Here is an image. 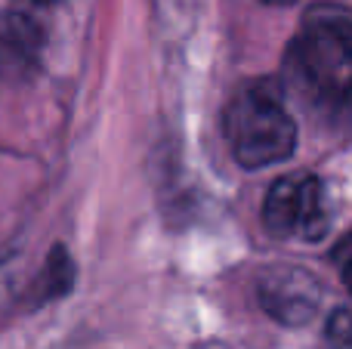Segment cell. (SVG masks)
I'll list each match as a JSON object with an SVG mask.
<instances>
[{
    "label": "cell",
    "instance_id": "2",
    "mask_svg": "<svg viewBox=\"0 0 352 349\" xmlns=\"http://www.w3.org/2000/svg\"><path fill=\"white\" fill-rule=\"evenodd\" d=\"M226 136L244 167H269L291 158L297 127L272 80H250L232 96L226 111Z\"/></svg>",
    "mask_w": 352,
    "mask_h": 349
},
{
    "label": "cell",
    "instance_id": "10",
    "mask_svg": "<svg viewBox=\"0 0 352 349\" xmlns=\"http://www.w3.org/2000/svg\"><path fill=\"white\" fill-rule=\"evenodd\" d=\"M37 3H56V0H37Z\"/></svg>",
    "mask_w": 352,
    "mask_h": 349
},
{
    "label": "cell",
    "instance_id": "9",
    "mask_svg": "<svg viewBox=\"0 0 352 349\" xmlns=\"http://www.w3.org/2000/svg\"><path fill=\"white\" fill-rule=\"evenodd\" d=\"M266 3H294V0H266Z\"/></svg>",
    "mask_w": 352,
    "mask_h": 349
},
{
    "label": "cell",
    "instance_id": "8",
    "mask_svg": "<svg viewBox=\"0 0 352 349\" xmlns=\"http://www.w3.org/2000/svg\"><path fill=\"white\" fill-rule=\"evenodd\" d=\"M334 263H337V269H340L343 284H346V288L352 291V232L340 241V245H337V251H334Z\"/></svg>",
    "mask_w": 352,
    "mask_h": 349
},
{
    "label": "cell",
    "instance_id": "1",
    "mask_svg": "<svg viewBox=\"0 0 352 349\" xmlns=\"http://www.w3.org/2000/svg\"><path fill=\"white\" fill-rule=\"evenodd\" d=\"M287 84L312 111L340 121L352 115V12L312 10L285 56Z\"/></svg>",
    "mask_w": 352,
    "mask_h": 349
},
{
    "label": "cell",
    "instance_id": "7",
    "mask_svg": "<svg viewBox=\"0 0 352 349\" xmlns=\"http://www.w3.org/2000/svg\"><path fill=\"white\" fill-rule=\"evenodd\" d=\"M328 337L337 346L352 349V306H340L328 322Z\"/></svg>",
    "mask_w": 352,
    "mask_h": 349
},
{
    "label": "cell",
    "instance_id": "3",
    "mask_svg": "<svg viewBox=\"0 0 352 349\" xmlns=\"http://www.w3.org/2000/svg\"><path fill=\"white\" fill-rule=\"evenodd\" d=\"M266 226L275 235L318 241L328 235L331 214L324 204V185L312 173H294L269 189L266 195Z\"/></svg>",
    "mask_w": 352,
    "mask_h": 349
},
{
    "label": "cell",
    "instance_id": "5",
    "mask_svg": "<svg viewBox=\"0 0 352 349\" xmlns=\"http://www.w3.org/2000/svg\"><path fill=\"white\" fill-rule=\"evenodd\" d=\"M37 49H41V28L34 19L22 12H6L0 19V59L25 65L37 59Z\"/></svg>",
    "mask_w": 352,
    "mask_h": 349
},
{
    "label": "cell",
    "instance_id": "6",
    "mask_svg": "<svg viewBox=\"0 0 352 349\" xmlns=\"http://www.w3.org/2000/svg\"><path fill=\"white\" fill-rule=\"evenodd\" d=\"M72 282H74L72 260H68V254L62 251V247H56L53 257L47 260V269H43V275H41V284H37V297H41V300H53V297L65 294V291L72 288Z\"/></svg>",
    "mask_w": 352,
    "mask_h": 349
},
{
    "label": "cell",
    "instance_id": "4",
    "mask_svg": "<svg viewBox=\"0 0 352 349\" xmlns=\"http://www.w3.org/2000/svg\"><path fill=\"white\" fill-rule=\"evenodd\" d=\"M260 300L287 325L306 322L318 306V284L303 269H272L260 284Z\"/></svg>",
    "mask_w": 352,
    "mask_h": 349
}]
</instances>
